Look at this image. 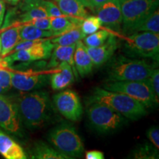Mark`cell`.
I'll use <instances>...</instances> for the list:
<instances>
[{"label":"cell","mask_w":159,"mask_h":159,"mask_svg":"<svg viewBox=\"0 0 159 159\" xmlns=\"http://www.w3.org/2000/svg\"><path fill=\"white\" fill-rule=\"evenodd\" d=\"M30 153V158L35 159H70L69 156L41 141L35 143Z\"/></svg>","instance_id":"obj_22"},{"label":"cell","mask_w":159,"mask_h":159,"mask_svg":"<svg viewBox=\"0 0 159 159\" xmlns=\"http://www.w3.org/2000/svg\"><path fill=\"white\" fill-rule=\"evenodd\" d=\"M147 136L150 142L157 150L159 148V129L158 127L154 126L150 128L147 132Z\"/></svg>","instance_id":"obj_32"},{"label":"cell","mask_w":159,"mask_h":159,"mask_svg":"<svg viewBox=\"0 0 159 159\" xmlns=\"http://www.w3.org/2000/svg\"><path fill=\"white\" fill-rule=\"evenodd\" d=\"M79 1L84 5L85 7H88V8L92 10V11H94L92 4H91V0H79Z\"/></svg>","instance_id":"obj_36"},{"label":"cell","mask_w":159,"mask_h":159,"mask_svg":"<svg viewBox=\"0 0 159 159\" xmlns=\"http://www.w3.org/2000/svg\"><path fill=\"white\" fill-rule=\"evenodd\" d=\"M156 68V62L118 55L108 66L106 81L143 80L149 78Z\"/></svg>","instance_id":"obj_3"},{"label":"cell","mask_w":159,"mask_h":159,"mask_svg":"<svg viewBox=\"0 0 159 159\" xmlns=\"http://www.w3.org/2000/svg\"><path fill=\"white\" fill-rule=\"evenodd\" d=\"M111 33L107 30H97L94 33L86 35L84 39V43L86 47H97L102 45L108 39Z\"/></svg>","instance_id":"obj_27"},{"label":"cell","mask_w":159,"mask_h":159,"mask_svg":"<svg viewBox=\"0 0 159 159\" xmlns=\"http://www.w3.org/2000/svg\"><path fill=\"white\" fill-rule=\"evenodd\" d=\"M54 69L49 77L50 85L53 90H62L75 81L74 70L68 63H60Z\"/></svg>","instance_id":"obj_15"},{"label":"cell","mask_w":159,"mask_h":159,"mask_svg":"<svg viewBox=\"0 0 159 159\" xmlns=\"http://www.w3.org/2000/svg\"><path fill=\"white\" fill-rule=\"evenodd\" d=\"M5 1L11 4V5H16V4L19 3V2L20 1V0H5Z\"/></svg>","instance_id":"obj_37"},{"label":"cell","mask_w":159,"mask_h":159,"mask_svg":"<svg viewBox=\"0 0 159 159\" xmlns=\"http://www.w3.org/2000/svg\"><path fill=\"white\" fill-rule=\"evenodd\" d=\"M108 1H109V0H91V4H92L94 10H96Z\"/></svg>","instance_id":"obj_35"},{"label":"cell","mask_w":159,"mask_h":159,"mask_svg":"<svg viewBox=\"0 0 159 159\" xmlns=\"http://www.w3.org/2000/svg\"><path fill=\"white\" fill-rule=\"evenodd\" d=\"M102 88L105 90L122 93L138 100L146 108L158 104L149 79L143 80L107 81Z\"/></svg>","instance_id":"obj_7"},{"label":"cell","mask_w":159,"mask_h":159,"mask_svg":"<svg viewBox=\"0 0 159 159\" xmlns=\"http://www.w3.org/2000/svg\"><path fill=\"white\" fill-rule=\"evenodd\" d=\"M139 32H151V33H159V11L157 8L153 13L145 19L136 29L134 33Z\"/></svg>","instance_id":"obj_26"},{"label":"cell","mask_w":159,"mask_h":159,"mask_svg":"<svg viewBox=\"0 0 159 159\" xmlns=\"http://www.w3.org/2000/svg\"><path fill=\"white\" fill-rule=\"evenodd\" d=\"M21 13L18 22L22 23L32 19L49 17L41 4V0H24L19 6Z\"/></svg>","instance_id":"obj_18"},{"label":"cell","mask_w":159,"mask_h":159,"mask_svg":"<svg viewBox=\"0 0 159 159\" xmlns=\"http://www.w3.org/2000/svg\"><path fill=\"white\" fill-rule=\"evenodd\" d=\"M53 103L61 116L73 122L79 121L83 110L78 94L71 90L61 91L53 96Z\"/></svg>","instance_id":"obj_12"},{"label":"cell","mask_w":159,"mask_h":159,"mask_svg":"<svg viewBox=\"0 0 159 159\" xmlns=\"http://www.w3.org/2000/svg\"><path fill=\"white\" fill-rule=\"evenodd\" d=\"M55 44L48 39H39L37 43L27 49H20L10 53L9 55L2 57V60L8 66L13 63H28L50 57Z\"/></svg>","instance_id":"obj_10"},{"label":"cell","mask_w":159,"mask_h":159,"mask_svg":"<svg viewBox=\"0 0 159 159\" xmlns=\"http://www.w3.org/2000/svg\"><path fill=\"white\" fill-rule=\"evenodd\" d=\"M104 153L99 150H90L85 152L86 159H104Z\"/></svg>","instance_id":"obj_33"},{"label":"cell","mask_w":159,"mask_h":159,"mask_svg":"<svg viewBox=\"0 0 159 159\" xmlns=\"http://www.w3.org/2000/svg\"><path fill=\"white\" fill-rule=\"evenodd\" d=\"M47 139L53 148L70 158L80 156L84 151V144L76 129L67 123L50 130Z\"/></svg>","instance_id":"obj_5"},{"label":"cell","mask_w":159,"mask_h":159,"mask_svg":"<svg viewBox=\"0 0 159 159\" xmlns=\"http://www.w3.org/2000/svg\"><path fill=\"white\" fill-rule=\"evenodd\" d=\"M125 52L130 57L150 58L156 62L159 57V34L151 32H139L125 38Z\"/></svg>","instance_id":"obj_6"},{"label":"cell","mask_w":159,"mask_h":159,"mask_svg":"<svg viewBox=\"0 0 159 159\" xmlns=\"http://www.w3.org/2000/svg\"><path fill=\"white\" fill-rule=\"evenodd\" d=\"M20 26H8L2 29L0 35L2 51L1 56L5 57L13 52V49L20 41Z\"/></svg>","instance_id":"obj_21"},{"label":"cell","mask_w":159,"mask_h":159,"mask_svg":"<svg viewBox=\"0 0 159 159\" xmlns=\"http://www.w3.org/2000/svg\"><path fill=\"white\" fill-rule=\"evenodd\" d=\"M101 26H102V23L99 18L92 16H87L83 20L80 25V29L86 36L99 30Z\"/></svg>","instance_id":"obj_28"},{"label":"cell","mask_w":159,"mask_h":159,"mask_svg":"<svg viewBox=\"0 0 159 159\" xmlns=\"http://www.w3.org/2000/svg\"><path fill=\"white\" fill-rule=\"evenodd\" d=\"M41 4L47 11L49 17L64 16V14L61 11L56 4L53 2L47 1V0H41Z\"/></svg>","instance_id":"obj_30"},{"label":"cell","mask_w":159,"mask_h":159,"mask_svg":"<svg viewBox=\"0 0 159 159\" xmlns=\"http://www.w3.org/2000/svg\"><path fill=\"white\" fill-rule=\"evenodd\" d=\"M118 47V40L114 33H111L108 39L102 45L97 47H86V49L92 61L93 65L98 67L108 62L113 57Z\"/></svg>","instance_id":"obj_14"},{"label":"cell","mask_w":159,"mask_h":159,"mask_svg":"<svg viewBox=\"0 0 159 159\" xmlns=\"http://www.w3.org/2000/svg\"><path fill=\"white\" fill-rule=\"evenodd\" d=\"M21 122L27 128L39 129L50 123L55 116L48 92H22L15 99Z\"/></svg>","instance_id":"obj_1"},{"label":"cell","mask_w":159,"mask_h":159,"mask_svg":"<svg viewBox=\"0 0 159 159\" xmlns=\"http://www.w3.org/2000/svg\"><path fill=\"white\" fill-rule=\"evenodd\" d=\"M97 16L102 25L114 32L122 30V11L120 0H109L96 9Z\"/></svg>","instance_id":"obj_13"},{"label":"cell","mask_w":159,"mask_h":159,"mask_svg":"<svg viewBox=\"0 0 159 159\" xmlns=\"http://www.w3.org/2000/svg\"><path fill=\"white\" fill-rule=\"evenodd\" d=\"M87 114L91 125L100 133L114 132L122 127L126 119L110 107L99 102L90 103Z\"/></svg>","instance_id":"obj_8"},{"label":"cell","mask_w":159,"mask_h":159,"mask_svg":"<svg viewBox=\"0 0 159 159\" xmlns=\"http://www.w3.org/2000/svg\"><path fill=\"white\" fill-rule=\"evenodd\" d=\"M158 150L153 146L146 144L139 147L134 151V158H158Z\"/></svg>","instance_id":"obj_29"},{"label":"cell","mask_w":159,"mask_h":159,"mask_svg":"<svg viewBox=\"0 0 159 159\" xmlns=\"http://www.w3.org/2000/svg\"><path fill=\"white\" fill-rule=\"evenodd\" d=\"M122 30L125 35L134 33L137 27L158 7V0H120Z\"/></svg>","instance_id":"obj_4"},{"label":"cell","mask_w":159,"mask_h":159,"mask_svg":"<svg viewBox=\"0 0 159 159\" xmlns=\"http://www.w3.org/2000/svg\"><path fill=\"white\" fill-rule=\"evenodd\" d=\"M151 88L153 91V94L156 97L157 102L159 101V70L158 69H155L152 71V74L149 77Z\"/></svg>","instance_id":"obj_31"},{"label":"cell","mask_w":159,"mask_h":159,"mask_svg":"<svg viewBox=\"0 0 159 159\" xmlns=\"http://www.w3.org/2000/svg\"><path fill=\"white\" fill-rule=\"evenodd\" d=\"M0 154L6 159L27 158L24 149L0 128Z\"/></svg>","instance_id":"obj_17"},{"label":"cell","mask_w":159,"mask_h":159,"mask_svg":"<svg viewBox=\"0 0 159 159\" xmlns=\"http://www.w3.org/2000/svg\"><path fill=\"white\" fill-rule=\"evenodd\" d=\"M74 61L77 74L81 77L86 76L92 71L94 65L87 52L86 47L81 40L77 41L75 46Z\"/></svg>","instance_id":"obj_19"},{"label":"cell","mask_w":159,"mask_h":159,"mask_svg":"<svg viewBox=\"0 0 159 159\" xmlns=\"http://www.w3.org/2000/svg\"><path fill=\"white\" fill-rule=\"evenodd\" d=\"M50 30L53 36H57L75 27H80L82 21L69 16L49 17Z\"/></svg>","instance_id":"obj_23"},{"label":"cell","mask_w":159,"mask_h":159,"mask_svg":"<svg viewBox=\"0 0 159 159\" xmlns=\"http://www.w3.org/2000/svg\"><path fill=\"white\" fill-rule=\"evenodd\" d=\"M1 51H2V46H1V41H0V55H1Z\"/></svg>","instance_id":"obj_39"},{"label":"cell","mask_w":159,"mask_h":159,"mask_svg":"<svg viewBox=\"0 0 159 159\" xmlns=\"http://www.w3.org/2000/svg\"><path fill=\"white\" fill-rule=\"evenodd\" d=\"M99 102L110 107L125 118L138 120L147 114L146 107L138 100L122 93L97 87L89 97V103Z\"/></svg>","instance_id":"obj_2"},{"label":"cell","mask_w":159,"mask_h":159,"mask_svg":"<svg viewBox=\"0 0 159 159\" xmlns=\"http://www.w3.org/2000/svg\"><path fill=\"white\" fill-rule=\"evenodd\" d=\"M22 69L9 67L11 75V84L16 90L26 92L35 90L47 84L50 77L49 71L27 67L25 63Z\"/></svg>","instance_id":"obj_9"},{"label":"cell","mask_w":159,"mask_h":159,"mask_svg":"<svg viewBox=\"0 0 159 159\" xmlns=\"http://www.w3.org/2000/svg\"><path fill=\"white\" fill-rule=\"evenodd\" d=\"M20 41L24 40H37L44 38L52 37L50 30L38 28L33 25H21L19 30Z\"/></svg>","instance_id":"obj_25"},{"label":"cell","mask_w":159,"mask_h":159,"mask_svg":"<svg viewBox=\"0 0 159 159\" xmlns=\"http://www.w3.org/2000/svg\"><path fill=\"white\" fill-rule=\"evenodd\" d=\"M5 14V4L3 0H0V27L2 25Z\"/></svg>","instance_id":"obj_34"},{"label":"cell","mask_w":159,"mask_h":159,"mask_svg":"<svg viewBox=\"0 0 159 159\" xmlns=\"http://www.w3.org/2000/svg\"><path fill=\"white\" fill-rule=\"evenodd\" d=\"M21 124L15 98L0 94V128L9 134L21 136Z\"/></svg>","instance_id":"obj_11"},{"label":"cell","mask_w":159,"mask_h":159,"mask_svg":"<svg viewBox=\"0 0 159 159\" xmlns=\"http://www.w3.org/2000/svg\"><path fill=\"white\" fill-rule=\"evenodd\" d=\"M75 46H76V43L68 46L55 44L54 48H53L52 51L50 55V61H49L47 67L48 68L54 69L60 63L66 62L72 67L75 75L77 77L78 76L76 69H75L74 61Z\"/></svg>","instance_id":"obj_16"},{"label":"cell","mask_w":159,"mask_h":159,"mask_svg":"<svg viewBox=\"0 0 159 159\" xmlns=\"http://www.w3.org/2000/svg\"><path fill=\"white\" fill-rule=\"evenodd\" d=\"M4 91H5L4 90V89L2 88L1 86H0V94H2L3 93H4Z\"/></svg>","instance_id":"obj_38"},{"label":"cell","mask_w":159,"mask_h":159,"mask_svg":"<svg viewBox=\"0 0 159 159\" xmlns=\"http://www.w3.org/2000/svg\"><path fill=\"white\" fill-rule=\"evenodd\" d=\"M66 16L82 21L88 16V12L79 0H53Z\"/></svg>","instance_id":"obj_20"},{"label":"cell","mask_w":159,"mask_h":159,"mask_svg":"<svg viewBox=\"0 0 159 159\" xmlns=\"http://www.w3.org/2000/svg\"><path fill=\"white\" fill-rule=\"evenodd\" d=\"M85 37V35L81 30L80 27H78L55 36L54 39L51 40V42L54 44L68 46L76 43L77 41L83 39Z\"/></svg>","instance_id":"obj_24"}]
</instances>
